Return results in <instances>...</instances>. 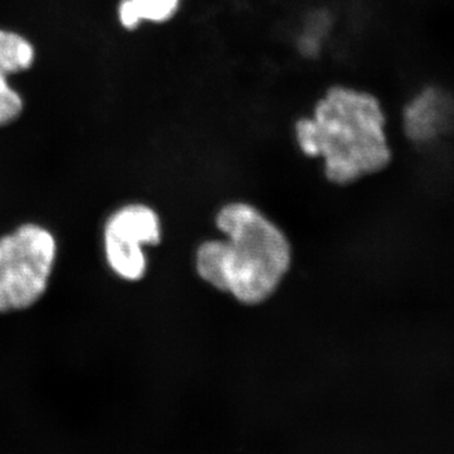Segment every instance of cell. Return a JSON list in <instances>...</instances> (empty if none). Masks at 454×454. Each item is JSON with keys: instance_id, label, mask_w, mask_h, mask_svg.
Wrapping results in <instances>:
<instances>
[{"instance_id": "cell-1", "label": "cell", "mask_w": 454, "mask_h": 454, "mask_svg": "<svg viewBox=\"0 0 454 454\" xmlns=\"http://www.w3.org/2000/svg\"><path fill=\"white\" fill-rule=\"evenodd\" d=\"M294 139L301 153L324 160L328 181L342 186L381 172L393 160L380 98L348 83H333L317 98L310 114L295 121Z\"/></svg>"}, {"instance_id": "cell-2", "label": "cell", "mask_w": 454, "mask_h": 454, "mask_svg": "<svg viewBox=\"0 0 454 454\" xmlns=\"http://www.w3.org/2000/svg\"><path fill=\"white\" fill-rule=\"evenodd\" d=\"M216 225L226 239L206 241L199 247V276L241 303L267 301L291 267L286 236L258 208L244 202L223 206Z\"/></svg>"}, {"instance_id": "cell-3", "label": "cell", "mask_w": 454, "mask_h": 454, "mask_svg": "<svg viewBox=\"0 0 454 454\" xmlns=\"http://www.w3.org/2000/svg\"><path fill=\"white\" fill-rule=\"evenodd\" d=\"M59 244L46 226L25 223L0 236V315L31 309L43 300Z\"/></svg>"}, {"instance_id": "cell-4", "label": "cell", "mask_w": 454, "mask_h": 454, "mask_svg": "<svg viewBox=\"0 0 454 454\" xmlns=\"http://www.w3.org/2000/svg\"><path fill=\"white\" fill-rule=\"evenodd\" d=\"M162 223L142 202L122 205L110 214L103 230L104 255L114 276L128 283L142 280L148 269L145 249L160 243Z\"/></svg>"}, {"instance_id": "cell-5", "label": "cell", "mask_w": 454, "mask_h": 454, "mask_svg": "<svg viewBox=\"0 0 454 454\" xmlns=\"http://www.w3.org/2000/svg\"><path fill=\"white\" fill-rule=\"evenodd\" d=\"M403 130L415 145H429L454 121V103L435 88L420 90L403 109Z\"/></svg>"}, {"instance_id": "cell-6", "label": "cell", "mask_w": 454, "mask_h": 454, "mask_svg": "<svg viewBox=\"0 0 454 454\" xmlns=\"http://www.w3.org/2000/svg\"><path fill=\"white\" fill-rule=\"evenodd\" d=\"M35 61V49L17 33L0 31V127L16 121L23 110L22 98L8 85L9 74L25 71Z\"/></svg>"}, {"instance_id": "cell-7", "label": "cell", "mask_w": 454, "mask_h": 454, "mask_svg": "<svg viewBox=\"0 0 454 454\" xmlns=\"http://www.w3.org/2000/svg\"><path fill=\"white\" fill-rule=\"evenodd\" d=\"M182 0H122L119 7L121 23L134 31L142 22L166 23L181 8Z\"/></svg>"}]
</instances>
